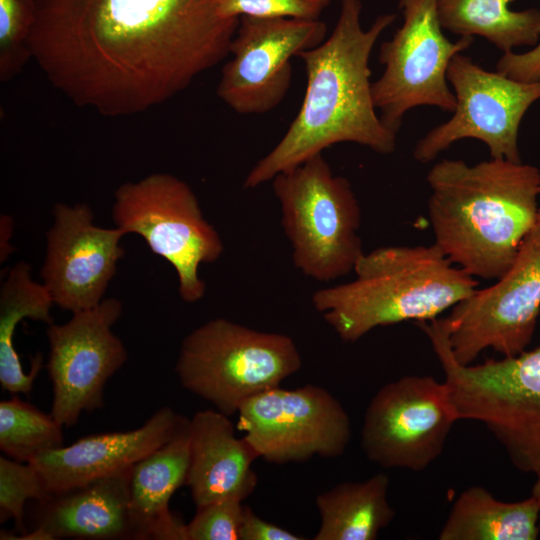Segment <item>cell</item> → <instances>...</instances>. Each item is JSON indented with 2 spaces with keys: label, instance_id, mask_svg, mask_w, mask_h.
<instances>
[{
  "label": "cell",
  "instance_id": "5bb4252c",
  "mask_svg": "<svg viewBox=\"0 0 540 540\" xmlns=\"http://www.w3.org/2000/svg\"><path fill=\"white\" fill-rule=\"evenodd\" d=\"M121 313L120 300L104 298L63 324L48 325L50 414L63 427L75 425L82 412L103 407L106 383L126 362L125 345L112 331Z\"/></svg>",
  "mask_w": 540,
  "mask_h": 540
},
{
  "label": "cell",
  "instance_id": "6da1fadb",
  "mask_svg": "<svg viewBox=\"0 0 540 540\" xmlns=\"http://www.w3.org/2000/svg\"><path fill=\"white\" fill-rule=\"evenodd\" d=\"M224 0H34L32 59L79 107L128 116L160 105L229 55Z\"/></svg>",
  "mask_w": 540,
  "mask_h": 540
},
{
  "label": "cell",
  "instance_id": "83f0119b",
  "mask_svg": "<svg viewBox=\"0 0 540 540\" xmlns=\"http://www.w3.org/2000/svg\"><path fill=\"white\" fill-rule=\"evenodd\" d=\"M243 500L224 498L197 508L186 524L188 540H241Z\"/></svg>",
  "mask_w": 540,
  "mask_h": 540
},
{
  "label": "cell",
  "instance_id": "9c48e42d",
  "mask_svg": "<svg viewBox=\"0 0 540 540\" xmlns=\"http://www.w3.org/2000/svg\"><path fill=\"white\" fill-rule=\"evenodd\" d=\"M403 24L380 46L381 76L372 83L375 107L383 123L398 133L404 115L426 105L453 112L454 92L447 84L452 58L466 49L472 36L451 42L443 34L436 0H404Z\"/></svg>",
  "mask_w": 540,
  "mask_h": 540
},
{
  "label": "cell",
  "instance_id": "d6986e66",
  "mask_svg": "<svg viewBox=\"0 0 540 540\" xmlns=\"http://www.w3.org/2000/svg\"><path fill=\"white\" fill-rule=\"evenodd\" d=\"M132 467L37 501L31 529L41 532L47 540H134L130 511Z\"/></svg>",
  "mask_w": 540,
  "mask_h": 540
},
{
  "label": "cell",
  "instance_id": "30bf717a",
  "mask_svg": "<svg viewBox=\"0 0 540 540\" xmlns=\"http://www.w3.org/2000/svg\"><path fill=\"white\" fill-rule=\"evenodd\" d=\"M540 312V208L509 269L443 318L455 359L468 365L485 349L514 357L530 343Z\"/></svg>",
  "mask_w": 540,
  "mask_h": 540
},
{
  "label": "cell",
  "instance_id": "d6a6232c",
  "mask_svg": "<svg viewBox=\"0 0 540 540\" xmlns=\"http://www.w3.org/2000/svg\"><path fill=\"white\" fill-rule=\"evenodd\" d=\"M537 475V481L533 486L532 489V497L535 498V500L538 502L540 506V470L536 473Z\"/></svg>",
  "mask_w": 540,
  "mask_h": 540
},
{
  "label": "cell",
  "instance_id": "1f68e13d",
  "mask_svg": "<svg viewBox=\"0 0 540 540\" xmlns=\"http://www.w3.org/2000/svg\"><path fill=\"white\" fill-rule=\"evenodd\" d=\"M1 262L3 260H6L7 257L10 255L11 247L8 243L9 239L12 237V231H13V222L10 216L8 215H2L1 216Z\"/></svg>",
  "mask_w": 540,
  "mask_h": 540
},
{
  "label": "cell",
  "instance_id": "52a82bcc",
  "mask_svg": "<svg viewBox=\"0 0 540 540\" xmlns=\"http://www.w3.org/2000/svg\"><path fill=\"white\" fill-rule=\"evenodd\" d=\"M291 337L215 318L183 339L175 365L180 384L227 416L251 397L300 370Z\"/></svg>",
  "mask_w": 540,
  "mask_h": 540
},
{
  "label": "cell",
  "instance_id": "7402d4cb",
  "mask_svg": "<svg viewBox=\"0 0 540 540\" xmlns=\"http://www.w3.org/2000/svg\"><path fill=\"white\" fill-rule=\"evenodd\" d=\"M389 478L342 482L316 496L320 527L314 540H375L395 517L387 499Z\"/></svg>",
  "mask_w": 540,
  "mask_h": 540
},
{
  "label": "cell",
  "instance_id": "7c38bea8",
  "mask_svg": "<svg viewBox=\"0 0 540 540\" xmlns=\"http://www.w3.org/2000/svg\"><path fill=\"white\" fill-rule=\"evenodd\" d=\"M457 420L445 382L404 376L385 384L368 404L362 449L381 467L418 472L441 454Z\"/></svg>",
  "mask_w": 540,
  "mask_h": 540
},
{
  "label": "cell",
  "instance_id": "44dd1931",
  "mask_svg": "<svg viewBox=\"0 0 540 540\" xmlns=\"http://www.w3.org/2000/svg\"><path fill=\"white\" fill-rule=\"evenodd\" d=\"M31 273L28 262L18 261L0 288V384L12 394H29L42 368V356L37 353L29 373L24 372L13 341L18 324L25 318L53 323L52 298L42 283L32 279Z\"/></svg>",
  "mask_w": 540,
  "mask_h": 540
},
{
  "label": "cell",
  "instance_id": "4dcf8cb0",
  "mask_svg": "<svg viewBox=\"0 0 540 540\" xmlns=\"http://www.w3.org/2000/svg\"><path fill=\"white\" fill-rule=\"evenodd\" d=\"M241 540H304L305 537L294 534L285 528L267 522L254 513L247 505L240 533Z\"/></svg>",
  "mask_w": 540,
  "mask_h": 540
},
{
  "label": "cell",
  "instance_id": "e0dca14e",
  "mask_svg": "<svg viewBox=\"0 0 540 540\" xmlns=\"http://www.w3.org/2000/svg\"><path fill=\"white\" fill-rule=\"evenodd\" d=\"M185 419L172 408L161 407L136 429L83 437L28 463L39 471L51 494L74 489L132 467L167 442Z\"/></svg>",
  "mask_w": 540,
  "mask_h": 540
},
{
  "label": "cell",
  "instance_id": "ac0fdd59",
  "mask_svg": "<svg viewBox=\"0 0 540 540\" xmlns=\"http://www.w3.org/2000/svg\"><path fill=\"white\" fill-rule=\"evenodd\" d=\"M189 465L186 483L202 507L224 498L245 500L256 485L252 463L258 455L245 437L237 438L229 416L203 410L189 419Z\"/></svg>",
  "mask_w": 540,
  "mask_h": 540
},
{
  "label": "cell",
  "instance_id": "9a60e30c",
  "mask_svg": "<svg viewBox=\"0 0 540 540\" xmlns=\"http://www.w3.org/2000/svg\"><path fill=\"white\" fill-rule=\"evenodd\" d=\"M320 19L243 16L231 41L217 86L218 97L239 114H264L285 98L292 81L291 59L326 39Z\"/></svg>",
  "mask_w": 540,
  "mask_h": 540
},
{
  "label": "cell",
  "instance_id": "4fadbf2b",
  "mask_svg": "<svg viewBox=\"0 0 540 540\" xmlns=\"http://www.w3.org/2000/svg\"><path fill=\"white\" fill-rule=\"evenodd\" d=\"M237 413L239 428L258 458L275 464L313 456L336 458L351 439L350 418L342 404L312 384L269 389L246 400Z\"/></svg>",
  "mask_w": 540,
  "mask_h": 540
},
{
  "label": "cell",
  "instance_id": "4316f807",
  "mask_svg": "<svg viewBox=\"0 0 540 540\" xmlns=\"http://www.w3.org/2000/svg\"><path fill=\"white\" fill-rule=\"evenodd\" d=\"M51 495L39 471L30 463L0 457V519H13L20 534L24 525V506L28 500L41 501Z\"/></svg>",
  "mask_w": 540,
  "mask_h": 540
},
{
  "label": "cell",
  "instance_id": "836d02e7",
  "mask_svg": "<svg viewBox=\"0 0 540 540\" xmlns=\"http://www.w3.org/2000/svg\"><path fill=\"white\" fill-rule=\"evenodd\" d=\"M404 0H398V7L400 8Z\"/></svg>",
  "mask_w": 540,
  "mask_h": 540
},
{
  "label": "cell",
  "instance_id": "603a6c76",
  "mask_svg": "<svg viewBox=\"0 0 540 540\" xmlns=\"http://www.w3.org/2000/svg\"><path fill=\"white\" fill-rule=\"evenodd\" d=\"M540 506L534 497L497 500L485 488L471 486L456 499L439 540H535Z\"/></svg>",
  "mask_w": 540,
  "mask_h": 540
},
{
  "label": "cell",
  "instance_id": "5b68a950",
  "mask_svg": "<svg viewBox=\"0 0 540 540\" xmlns=\"http://www.w3.org/2000/svg\"><path fill=\"white\" fill-rule=\"evenodd\" d=\"M445 373L458 419L482 422L504 446L514 466L540 470V346L502 360L460 364L442 322L424 324Z\"/></svg>",
  "mask_w": 540,
  "mask_h": 540
},
{
  "label": "cell",
  "instance_id": "8992f818",
  "mask_svg": "<svg viewBox=\"0 0 540 540\" xmlns=\"http://www.w3.org/2000/svg\"><path fill=\"white\" fill-rule=\"evenodd\" d=\"M271 181L295 267L319 282L353 271L364 252L361 211L350 182L333 173L322 153Z\"/></svg>",
  "mask_w": 540,
  "mask_h": 540
},
{
  "label": "cell",
  "instance_id": "f546056e",
  "mask_svg": "<svg viewBox=\"0 0 540 540\" xmlns=\"http://www.w3.org/2000/svg\"><path fill=\"white\" fill-rule=\"evenodd\" d=\"M496 71L522 82L540 80V43L525 53H503Z\"/></svg>",
  "mask_w": 540,
  "mask_h": 540
},
{
  "label": "cell",
  "instance_id": "8fae6325",
  "mask_svg": "<svg viewBox=\"0 0 540 540\" xmlns=\"http://www.w3.org/2000/svg\"><path fill=\"white\" fill-rule=\"evenodd\" d=\"M447 80L456 98L453 115L416 143L414 159L428 163L455 142L472 138L488 147L491 158L522 162L519 127L526 111L540 99V80L522 82L487 71L461 53L450 61Z\"/></svg>",
  "mask_w": 540,
  "mask_h": 540
},
{
  "label": "cell",
  "instance_id": "f1b7e54d",
  "mask_svg": "<svg viewBox=\"0 0 540 540\" xmlns=\"http://www.w3.org/2000/svg\"><path fill=\"white\" fill-rule=\"evenodd\" d=\"M331 0H224L225 16L317 20Z\"/></svg>",
  "mask_w": 540,
  "mask_h": 540
},
{
  "label": "cell",
  "instance_id": "ffe728a7",
  "mask_svg": "<svg viewBox=\"0 0 540 540\" xmlns=\"http://www.w3.org/2000/svg\"><path fill=\"white\" fill-rule=\"evenodd\" d=\"M189 419L160 447L133 465L130 511L134 540H188L186 524L170 511L185 485L189 465Z\"/></svg>",
  "mask_w": 540,
  "mask_h": 540
},
{
  "label": "cell",
  "instance_id": "d4e9b609",
  "mask_svg": "<svg viewBox=\"0 0 540 540\" xmlns=\"http://www.w3.org/2000/svg\"><path fill=\"white\" fill-rule=\"evenodd\" d=\"M62 428L50 413L16 396L0 402V450L11 459L28 463L64 446Z\"/></svg>",
  "mask_w": 540,
  "mask_h": 540
},
{
  "label": "cell",
  "instance_id": "ba28073f",
  "mask_svg": "<svg viewBox=\"0 0 540 540\" xmlns=\"http://www.w3.org/2000/svg\"><path fill=\"white\" fill-rule=\"evenodd\" d=\"M112 217L125 235L141 236L150 250L175 270L178 293L186 303L201 300L206 283L202 264L216 262L224 244L202 213L192 188L168 173H153L120 185L114 194Z\"/></svg>",
  "mask_w": 540,
  "mask_h": 540
},
{
  "label": "cell",
  "instance_id": "277c9868",
  "mask_svg": "<svg viewBox=\"0 0 540 540\" xmlns=\"http://www.w3.org/2000/svg\"><path fill=\"white\" fill-rule=\"evenodd\" d=\"M353 272V280L312 295L314 308L346 342L379 326L435 319L478 286L435 243L376 248L360 257Z\"/></svg>",
  "mask_w": 540,
  "mask_h": 540
},
{
  "label": "cell",
  "instance_id": "7a4b0ae2",
  "mask_svg": "<svg viewBox=\"0 0 540 540\" xmlns=\"http://www.w3.org/2000/svg\"><path fill=\"white\" fill-rule=\"evenodd\" d=\"M361 12V0H341L330 36L298 54L306 71L303 102L284 136L251 168L245 189L271 181L337 143H356L379 154L394 152L397 133L377 113L369 59L396 15L381 14L365 30Z\"/></svg>",
  "mask_w": 540,
  "mask_h": 540
},
{
  "label": "cell",
  "instance_id": "484cf974",
  "mask_svg": "<svg viewBox=\"0 0 540 540\" xmlns=\"http://www.w3.org/2000/svg\"><path fill=\"white\" fill-rule=\"evenodd\" d=\"M35 17L34 0H0V81L17 76L32 59L28 36Z\"/></svg>",
  "mask_w": 540,
  "mask_h": 540
},
{
  "label": "cell",
  "instance_id": "cb8c5ba5",
  "mask_svg": "<svg viewBox=\"0 0 540 540\" xmlns=\"http://www.w3.org/2000/svg\"><path fill=\"white\" fill-rule=\"evenodd\" d=\"M514 0H436L443 29L460 36H480L503 53L536 45L540 38V11H513Z\"/></svg>",
  "mask_w": 540,
  "mask_h": 540
},
{
  "label": "cell",
  "instance_id": "3957f363",
  "mask_svg": "<svg viewBox=\"0 0 540 540\" xmlns=\"http://www.w3.org/2000/svg\"><path fill=\"white\" fill-rule=\"evenodd\" d=\"M426 179L434 243L472 277L499 279L536 220L539 169L500 158L444 159Z\"/></svg>",
  "mask_w": 540,
  "mask_h": 540
},
{
  "label": "cell",
  "instance_id": "2e32d148",
  "mask_svg": "<svg viewBox=\"0 0 540 540\" xmlns=\"http://www.w3.org/2000/svg\"><path fill=\"white\" fill-rule=\"evenodd\" d=\"M46 234V253L40 270L42 284L54 305L71 313L98 305L117 272L125 250L124 232L94 223L85 203L53 207Z\"/></svg>",
  "mask_w": 540,
  "mask_h": 540
}]
</instances>
